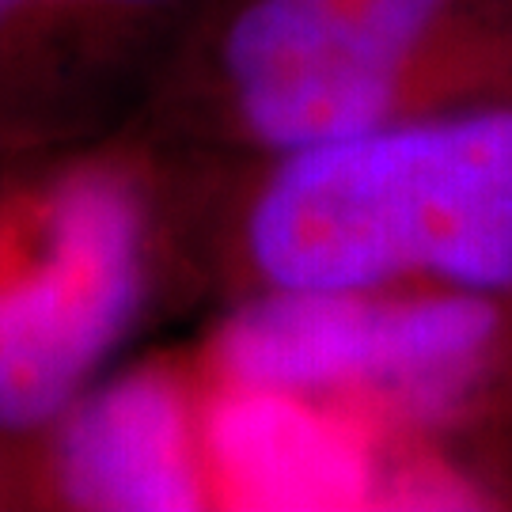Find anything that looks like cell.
I'll return each mask as SVG.
<instances>
[{
	"label": "cell",
	"mask_w": 512,
	"mask_h": 512,
	"mask_svg": "<svg viewBox=\"0 0 512 512\" xmlns=\"http://www.w3.org/2000/svg\"><path fill=\"white\" fill-rule=\"evenodd\" d=\"M512 190V107L410 114L281 152L243 213L258 289H387L478 202Z\"/></svg>",
	"instance_id": "1"
},
{
	"label": "cell",
	"mask_w": 512,
	"mask_h": 512,
	"mask_svg": "<svg viewBox=\"0 0 512 512\" xmlns=\"http://www.w3.org/2000/svg\"><path fill=\"white\" fill-rule=\"evenodd\" d=\"M148 194L110 156L0 179V437L50 429L95 384L148 285Z\"/></svg>",
	"instance_id": "2"
},
{
	"label": "cell",
	"mask_w": 512,
	"mask_h": 512,
	"mask_svg": "<svg viewBox=\"0 0 512 512\" xmlns=\"http://www.w3.org/2000/svg\"><path fill=\"white\" fill-rule=\"evenodd\" d=\"M456 0H239L217 42L232 126L296 152L421 114L414 99Z\"/></svg>",
	"instance_id": "3"
},
{
	"label": "cell",
	"mask_w": 512,
	"mask_h": 512,
	"mask_svg": "<svg viewBox=\"0 0 512 512\" xmlns=\"http://www.w3.org/2000/svg\"><path fill=\"white\" fill-rule=\"evenodd\" d=\"M395 425L346 399L224 384L202 372L213 509L338 512L395 497Z\"/></svg>",
	"instance_id": "4"
},
{
	"label": "cell",
	"mask_w": 512,
	"mask_h": 512,
	"mask_svg": "<svg viewBox=\"0 0 512 512\" xmlns=\"http://www.w3.org/2000/svg\"><path fill=\"white\" fill-rule=\"evenodd\" d=\"M50 478L65 505L99 512L213 509L202 372L137 365L95 380L50 425Z\"/></svg>",
	"instance_id": "5"
},
{
	"label": "cell",
	"mask_w": 512,
	"mask_h": 512,
	"mask_svg": "<svg viewBox=\"0 0 512 512\" xmlns=\"http://www.w3.org/2000/svg\"><path fill=\"white\" fill-rule=\"evenodd\" d=\"M69 50L54 0H0V107Z\"/></svg>",
	"instance_id": "6"
},
{
	"label": "cell",
	"mask_w": 512,
	"mask_h": 512,
	"mask_svg": "<svg viewBox=\"0 0 512 512\" xmlns=\"http://www.w3.org/2000/svg\"><path fill=\"white\" fill-rule=\"evenodd\" d=\"M183 4L186 0H54L65 42L88 46L137 35Z\"/></svg>",
	"instance_id": "7"
}]
</instances>
